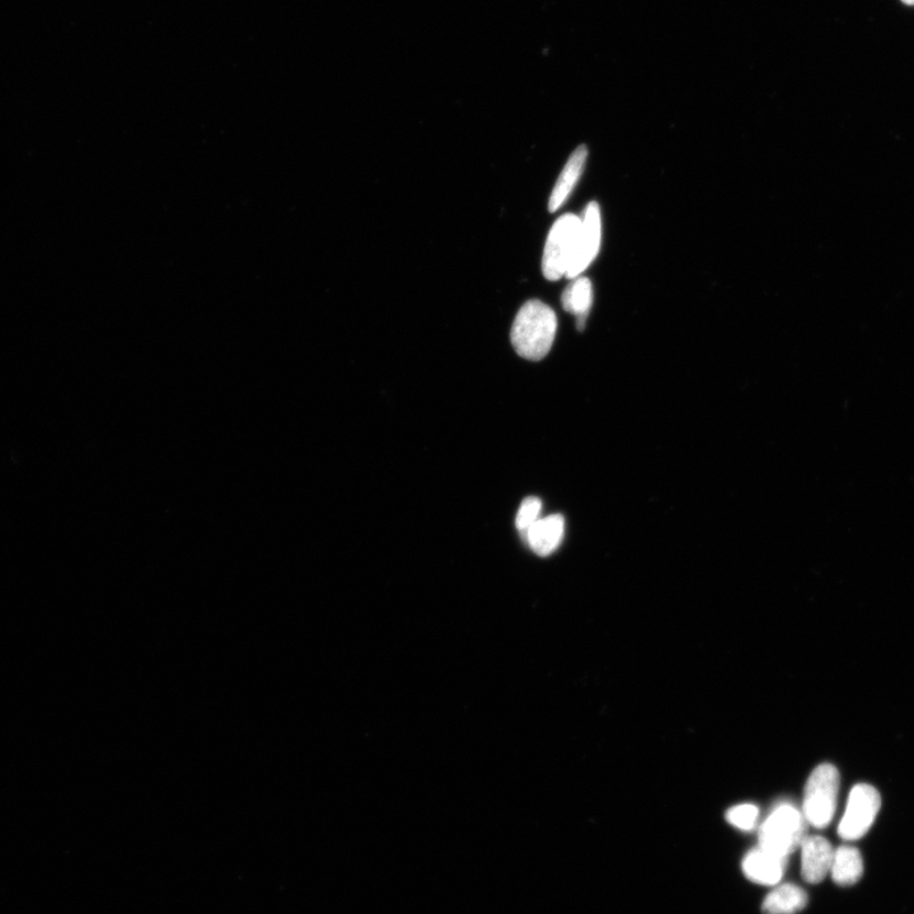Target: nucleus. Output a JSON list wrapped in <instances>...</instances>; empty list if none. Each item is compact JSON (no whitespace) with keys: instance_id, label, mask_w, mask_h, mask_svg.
Segmentation results:
<instances>
[{"instance_id":"1","label":"nucleus","mask_w":914,"mask_h":914,"mask_svg":"<svg viewBox=\"0 0 914 914\" xmlns=\"http://www.w3.org/2000/svg\"><path fill=\"white\" fill-rule=\"evenodd\" d=\"M557 331L555 311L542 301L530 300L517 312L510 342L518 356L540 361L553 348Z\"/></svg>"},{"instance_id":"2","label":"nucleus","mask_w":914,"mask_h":914,"mask_svg":"<svg viewBox=\"0 0 914 914\" xmlns=\"http://www.w3.org/2000/svg\"><path fill=\"white\" fill-rule=\"evenodd\" d=\"M839 792V772L834 764L822 763L806 781L803 815L806 823L822 829L835 817Z\"/></svg>"},{"instance_id":"3","label":"nucleus","mask_w":914,"mask_h":914,"mask_svg":"<svg viewBox=\"0 0 914 914\" xmlns=\"http://www.w3.org/2000/svg\"><path fill=\"white\" fill-rule=\"evenodd\" d=\"M805 823L803 813L794 805H779L762 823L760 847L788 859L806 838Z\"/></svg>"},{"instance_id":"4","label":"nucleus","mask_w":914,"mask_h":914,"mask_svg":"<svg viewBox=\"0 0 914 914\" xmlns=\"http://www.w3.org/2000/svg\"><path fill=\"white\" fill-rule=\"evenodd\" d=\"M581 218L566 213L550 229L542 255V274L549 282L566 276L574 257Z\"/></svg>"},{"instance_id":"5","label":"nucleus","mask_w":914,"mask_h":914,"mask_svg":"<svg viewBox=\"0 0 914 914\" xmlns=\"http://www.w3.org/2000/svg\"><path fill=\"white\" fill-rule=\"evenodd\" d=\"M881 797L874 786L856 785L848 796L846 812L838 826V835L845 841H858L868 834L878 817Z\"/></svg>"},{"instance_id":"6","label":"nucleus","mask_w":914,"mask_h":914,"mask_svg":"<svg viewBox=\"0 0 914 914\" xmlns=\"http://www.w3.org/2000/svg\"><path fill=\"white\" fill-rule=\"evenodd\" d=\"M601 238H603V220H601L599 206L591 202L581 218L574 257L565 277L571 279L580 277L592 265L599 251Z\"/></svg>"},{"instance_id":"7","label":"nucleus","mask_w":914,"mask_h":914,"mask_svg":"<svg viewBox=\"0 0 914 914\" xmlns=\"http://www.w3.org/2000/svg\"><path fill=\"white\" fill-rule=\"evenodd\" d=\"M801 848L803 878L811 884L821 883L830 872L834 848L821 836L806 837Z\"/></svg>"},{"instance_id":"8","label":"nucleus","mask_w":914,"mask_h":914,"mask_svg":"<svg viewBox=\"0 0 914 914\" xmlns=\"http://www.w3.org/2000/svg\"><path fill=\"white\" fill-rule=\"evenodd\" d=\"M788 859L777 854L757 847L746 856L742 868L745 876L762 885H777L780 883L786 869Z\"/></svg>"},{"instance_id":"9","label":"nucleus","mask_w":914,"mask_h":914,"mask_svg":"<svg viewBox=\"0 0 914 914\" xmlns=\"http://www.w3.org/2000/svg\"><path fill=\"white\" fill-rule=\"evenodd\" d=\"M565 533V520L562 515L540 518L529 530L522 533L527 546L539 557H549L558 550Z\"/></svg>"},{"instance_id":"10","label":"nucleus","mask_w":914,"mask_h":914,"mask_svg":"<svg viewBox=\"0 0 914 914\" xmlns=\"http://www.w3.org/2000/svg\"><path fill=\"white\" fill-rule=\"evenodd\" d=\"M587 156V147L581 145L576 147L570 161L566 162L564 169L560 173L553 194H551L549 200L550 212H555L562 208L564 202L568 200V197L571 196L573 189L576 184H579V180L583 175L584 167H586Z\"/></svg>"},{"instance_id":"11","label":"nucleus","mask_w":914,"mask_h":914,"mask_svg":"<svg viewBox=\"0 0 914 914\" xmlns=\"http://www.w3.org/2000/svg\"><path fill=\"white\" fill-rule=\"evenodd\" d=\"M593 304V287L587 277H576L562 295L565 311L576 319V329L583 331Z\"/></svg>"},{"instance_id":"12","label":"nucleus","mask_w":914,"mask_h":914,"mask_svg":"<svg viewBox=\"0 0 914 914\" xmlns=\"http://www.w3.org/2000/svg\"><path fill=\"white\" fill-rule=\"evenodd\" d=\"M829 874L838 885H854L863 874V861L858 848L839 847L835 851Z\"/></svg>"},{"instance_id":"13","label":"nucleus","mask_w":914,"mask_h":914,"mask_svg":"<svg viewBox=\"0 0 914 914\" xmlns=\"http://www.w3.org/2000/svg\"><path fill=\"white\" fill-rule=\"evenodd\" d=\"M806 903L808 895L801 887L784 884L766 896L762 910L766 914H795L803 911Z\"/></svg>"},{"instance_id":"14","label":"nucleus","mask_w":914,"mask_h":914,"mask_svg":"<svg viewBox=\"0 0 914 914\" xmlns=\"http://www.w3.org/2000/svg\"><path fill=\"white\" fill-rule=\"evenodd\" d=\"M760 811L756 805H737L727 812V821L731 826L742 830H752L759 822Z\"/></svg>"},{"instance_id":"15","label":"nucleus","mask_w":914,"mask_h":914,"mask_svg":"<svg viewBox=\"0 0 914 914\" xmlns=\"http://www.w3.org/2000/svg\"><path fill=\"white\" fill-rule=\"evenodd\" d=\"M542 504L540 498L537 497H529L526 498L520 509H518V514L516 516V527L517 530L521 533H525L533 524H537L540 520Z\"/></svg>"},{"instance_id":"16","label":"nucleus","mask_w":914,"mask_h":914,"mask_svg":"<svg viewBox=\"0 0 914 914\" xmlns=\"http://www.w3.org/2000/svg\"><path fill=\"white\" fill-rule=\"evenodd\" d=\"M904 4L914 5V0H902Z\"/></svg>"}]
</instances>
